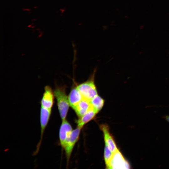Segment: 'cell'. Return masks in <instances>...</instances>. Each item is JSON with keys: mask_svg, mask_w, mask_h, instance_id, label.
Masks as SVG:
<instances>
[{"mask_svg": "<svg viewBox=\"0 0 169 169\" xmlns=\"http://www.w3.org/2000/svg\"><path fill=\"white\" fill-rule=\"evenodd\" d=\"M98 113L93 108L90 109L77 120L78 127L82 128L84 125L93 119Z\"/></svg>", "mask_w": 169, "mask_h": 169, "instance_id": "cell-11", "label": "cell"}, {"mask_svg": "<svg viewBox=\"0 0 169 169\" xmlns=\"http://www.w3.org/2000/svg\"><path fill=\"white\" fill-rule=\"evenodd\" d=\"M51 113V110L41 107L40 111V138L38 144L35 154L38 153L40 148L44 133L50 119Z\"/></svg>", "mask_w": 169, "mask_h": 169, "instance_id": "cell-5", "label": "cell"}, {"mask_svg": "<svg viewBox=\"0 0 169 169\" xmlns=\"http://www.w3.org/2000/svg\"><path fill=\"white\" fill-rule=\"evenodd\" d=\"M81 129L77 127L73 130L64 143L63 149L65 151L67 163L69 162L74 145L79 139Z\"/></svg>", "mask_w": 169, "mask_h": 169, "instance_id": "cell-3", "label": "cell"}, {"mask_svg": "<svg viewBox=\"0 0 169 169\" xmlns=\"http://www.w3.org/2000/svg\"><path fill=\"white\" fill-rule=\"evenodd\" d=\"M130 165L118 149L113 153L108 169L130 168Z\"/></svg>", "mask_w": 169, "mask_h": 169, "instance_id": "cell-4", "label": "cell"}, {"mask_svg": "<svg viewBox=\"0 0 169 169\" xmlns=\"http://www.w3.org/2000/svg\"><path fill=\"white\" fill-rule=\"evenodd\" d=\"M54 92L60 117L62 121L66 119L70 106L66 92V86L56 85Z\"/></svg>", "mask_w": 169, "mask_h": 169, "instance_id": "cell-1", "label": "cell"}, {"mask_svg": "<svg viewBox=\"0 0 169 169\" xmlns=\"http://www.w3.org/2000/svg\"><path fill=\"white\" fill-rule=\"evenodd\" d=\"M72 131L71 125L66 119L62 121L59 130V137L60 144L62 148Z\"/></svg>", "mask_w": 169, "mask_h": 169, "instance_id": "cell-7", "label": "cell"}, {"mask_svg": "<svg viewBox=\"0 0 169 169\" xmlns=\"http://www.w3.org/2000/svg\"><path fill=\"white\" fill-rule=\"evenodd\" d=\"M100 129L102 131L105 144L106 145L113 153L118 149L113 136L110 134L108 126L105 124H102L100 126Z\"/></svg>", "mask_w": 169, "mask_h": 169, "instance_id": "cell-8", "label": "cell"}, {"mask_svg": "<svg viewBox=\"0 0 169 169\" xmlns=\"http://www.w3.org/2000/svg\"><path fill=\"white\" fill-rule=\"evenodd\" d=\"M70 106L73 109L83 99L77 86L72 87L68 96Z\"/></svg>", "mask_w": 169, "mask_h": 169, "instance_id": "cell-9", "label": "cell"}, {"mask_svg": "<svg viewBox=\"0 0 169 169\" xmlns=\"http://www.w3.org/2000/svg\"><path fill=\"white\" fill-rule=\"evenodd\" d=\"M54 98V91L51 87L49 85L46 86L40 101L41 107L52 110Z\"/></svg>", "mask_w": 169, "mask_h": 169, "instance_id": "cell-6", "label": "cell"}, {"mask_svg": "<svg viewBox=\"0 0 169 169\" xmlns=\"http://www.w3.org/2000/svg\"><path fill=\"white\" fill-rule=\"evenodd\" d=\"M93 108L90 100L83 99L74 108L73 110L79 118Z\"/></svg>", "mask_w": 169, "mask_h": 169, "instance_id": "cell-10", "label": "cell"}, {"mask_svg": "<svg viewBox=\"0 0 169 169\" xmlns=\"http://www.w3.org/2000/svg\"><path fill=\"white\" fill-rule=\"evenodd\" d=\"M95 74L86 81L77 85L83 99L88 100L98 95L94 81Z\"/></svg>", "mask_w": 169, "mask_h": 169, "instance_id": "cell-2", "label": "cell"}, {"mask_svg": "<svg viewBox=\"0 0 169 169\" xmlns=\"http://www.w3.org/2000/svg\"><path fill=\"white\" fill-rule=\"evenodd\" d=\"M113 153L108 146L105 144L104 152V158L106 168L108 169L109 168Z\"/></svg>", "mask_w": 169, "mask_h": 169, "instance_id": "cell-13", "label": "cell"}, {"mask_svg": "<svg viewBox=\"0 0 169 169\" xmlns=\"http://www.w3.org/2000/svg\"><path fill=\"white\" fill-rule=\"evenodd\" d=\"M163 118L169 123V115H166L163 117Z\"/></svg>", "mask_w": 169, "mask_h": 169, "instance_id": "cell-14", "label": "cell"}, {"mask_svg": "<svg viewBox=\"0 0 169 169\" xmlns=\"http://www.w3.org/2000/svg\"><path fill=\"white\" fill-rule=\"evenodd\" d=\"M90 102L93 109L98 112L102 109L105 100L98 95L90 100Z\"/></svg>", "mask_w": 169, "mask_h": 169, "instance_id": "cell-12", "label": "cell"}]
</instances>
